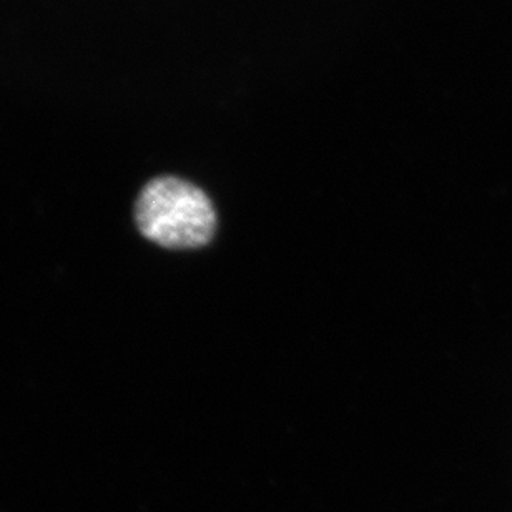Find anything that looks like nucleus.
Returning <instances> with one entry per match:
<instances>
[{
    "mask_svg": "<svg viewBox=\"0 0 512 512\" xmlns=\"http://www.w3.org/2000/svg\"><path fill=\"white\" fill-rule=\"evenodd\" d=\"M135 220L143 237L173 250L203 247L217 230L210 198L192 183L173 177L157 178L143 188Z\"/></svg>",
    "mask_w": 512,
    "mask_h": 512,
    "instance_id": "obj_1",
    "label": "nucleus"
}]
</instances>
